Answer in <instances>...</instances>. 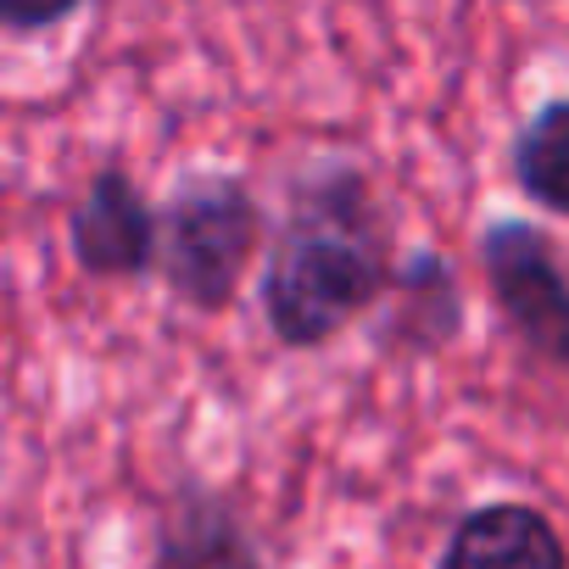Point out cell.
<instances>
[{
    "label": "cell",
    "instance_id": "6da1fadb",
    "mask_svg": "<svg viewBox=\"0 0 569 569\" xmlns=\"http://www.w3.org/2000/svg\"><path fill=\"white\" fill-rule=\"evenodd\" d=\"M397 291V251L369 179L325 162L291 184V207L268 246L262 313L279 347L319 352Z\"/></svg>",
    "mask_w": 569,
    "mask_h": 569
},
{
    "label": "cell",
    "instance_id": "7a4b0ae2",
    "mask_svg": "<svg viewBox=\"0 0 569 569\" xmlns=\"http://www.w3.org/2000/svg\"><path fill=\"white\" fill-rule=\"evenodd\" d=\"M262 251V207L240 173H184L157 207V273L196 313H223Z\"/></svg>",
    "mask_w": 569,
    "mask_h": 569
},
{
    "label": "cell",
    "instance_id": "3957f363",
    "mask_svg": "<svg viewBox=\"0 0 569 569\" xmlns=\"http://www.w3.org/2000/svg\"><path fill=\"white\" fill-rule=\"evenodd\" d=\"M480 268L491 284V302L502 325L519 336V347L569 375V262L563 251L541 229L519 218H497L480 234Z\"/></svg>",
    "mask_w": 569,
    "mask_h": 569
},
{
    "label": "cell",
    "instance_id": "277c9868",
    "mask_svg": "<svg viewBox=\"0 0 569 569\" xmlns=\"http://www.w3.org/2000/svg\"><path fill=\"white\" fill-rule=\"evenodd\" d=\"M68 246L90 279H140L157 268V207L123 168H101L68 212Z\"/></svg>",
    "mask_w": 569,
    "mask_h": 569
},
{
    "label": "cell",
    "instance_id": "5b68a950",
    "mask_svg": "<svg viewBox=\"0 0 569 569\" xmlns=\"http://www.w3.org/2000/svg\"><path fill=\"white\" fill-rule=\"evenodd\" d=\"M436 569H569V547L541 508L480 502L452 525Z\"/></svg>",
    "mask_w": 569,
    "mask_h": 569
},
{
    "label": "cell",
    "instance_id": "8992f818",
    "mask_svg": "<svg viewBox=\"0 0 569 569\" xmlns=\"http://www.w3.org/2000/svg\"><path fill=\"white\" fill-rule=\"evenodd\" d=\"M157 569H262V552L218 491L179 486L157 513Z\"/></svg>",
    "mask_w": 569,
    "mask_h": 569
},
{
    "label": "cell",
    "instance_id": "52a82bcc",
    "mask_svg": "<svg viewBox=\"0 0 569 569\" xmlns=\"http://www.w3.org/2000/svg\"><path fill=\"white\" fill-rule=\"evenodd\" d=\"M513 184L552 218H569V96L547 101L508 146Z\"/></svg>",
    "mask_w": 569,
    "mask_h": 569
},
{
    "label": "cell",
    "instance_id": "ba28073f",
    "mask_svg": "<svg viewBox=\"0 0 569 569\" xmlns=\"http://www.w3.org/2000/svg\"><path fill=\"white\" fill-rule=\"evenodd\" d=\"M397 308L402 319H425V347H441L458 336V284L447 273V262L436 257H413V268H397Z\"/></svg>",
    "mask_w": 569,
    "mask_h": 569
},
{
    "label": "cell",
    "instance_id": "9c48e42d",
    "mask_svg": "<svg viewBox=\"0 0 569 569\" xmlns=\"http://www.w3.org/2000/svg\"><path fill=\"white\" fill-rule=\"evenodd\" d=\"M68 18H73V7H51V12H12V7H0V29H7V34H40V29H57Z\"/></svg>",
    "mask_w": 569,
    "mask_h": 569
}]
</instances>
